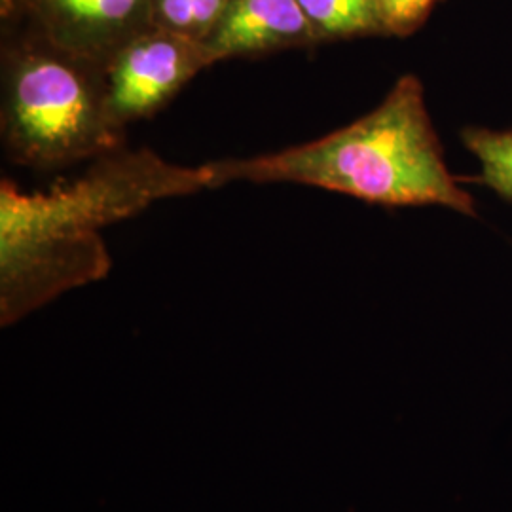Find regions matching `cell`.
<instances>
[{
	"instance_id": "obj_10",
	"label": "cell",
	"mask_w": 512,
	"mask_h": 512,
	"mask_svg": "<svg viewBox=\"0 0 512 512\" xmlns=\"http://www.w3.org/2000/svg\"><path fill=\"white\" fill-rule=\"evenodd\" d=\"M196 2L198 0H156L154 12L160 27L183 37L194 38Z\"/></svg>"
},
{
	"instance_id": "obj_9",
	"label": "cell",
	"mask_w": 512,
	"mask_h": 512,
	"mask_svg": "<svg viewBox=\"0 0 512 512\" xmlns=\"http://www.w3.org/2000/svg\"><path fill=\"white\" fill-rule=\"evenodd\" d=\"M385 31L406 35L429 14L435 0H376Z\"/></svg>"
},
{
	"instance_id": "obj_4",
	"label": "cell",
	"mask_w": 512,
	"mask_h": 512,
	"mask_svg": "<svg viewBox=\"0 0 512 512\" xmlns=\"http://www.w3.org/2000/svg\"><path fill=\"white\" fill-rule=\"evenodd\" d=\"M213 63L205 42L162 27L141 33L103 67L110 118L124 129L152 116Z\"/></svg>"
},
{
	"instance_id": "obj_7",
	"label": "cell",
	"mask_w": 512,
	"mask_h": 512,
	"mask_svg": "<svg viewBox=\"0 0 512 512\" xmlns=\"http://www.w3.org/2000/svg\"><path fill=\"white\" fill-rule=\"evenodd\" d=\"M315 38L385 31L376 0H298Z\"/></svg>"
},
{
	"instance_id": "obj_3",
	"label": "cell",
	"mask_w": 512,
	"mask_h": 512,
	"mask_svg": "<svg viewBox=\"0 0 512 512\" xmlns=\"http://www.w3.org/2000/svg\"><path fill=\"white\" fill-rule=\"evenodd\" d=\"M124 129L107 109L103 69L67 54L27 52L2 80V139L12 162L57 169L120 150Z\"/></svg>"
},
{
	"instance_id": "obj_6",
	"label": "cell",
	"mask_w": 512,
	"mask_h": 512,
	"mask_svg": "<svg viewBox=\"0 0 512 512\" xmlns=\"http://www.w3.org/2000/svg\"><path fill=\"white\" fill-rule=\"evenodd\" d=\"M313 29L298 0H230L205 40L211 55H255L313 40Z\"/></svg>"
},
{
	"instance_id": "obj_1",
	"label": "cell",
	"mask_w": 512,
	"mask_h": 512,
	"mask_svg": "<svg viewBox=\"0 0 512 512\" xmlns=\"http://www.w3.org/2000/svg\"><path fill=\"white\" fill-rule=\"evenodd\" d=\"M211 188L207 167L169 164L148 148L110 152L78 179L23 192L0 184V319L12 325L65 291L105 277L101 230L152 203Z\"/></svg>"
},
{
	"instance_id": "obj_5",
	"label": "cell",
	"mask_w": 512,
	"mask_h": 512,
	"mask_svg": "<svg viewBox=\"0 0 512 512\" xmlns=\"http://www.w3.org/2000/svg\"><path fill=\"white\" fill-rule=\"evenodd\" d=\"M55 48L105 67L110 57L139 37L141 21L156 0H31Z\"/></svg>"
},
{
	"instance_id": "obj_2",
	"label": "cell",
	"mask_w": 512,
	"mask_h": 512,
	"mask_svg": "<svg viewBox=\"0 0 512 512\" xmlns=\"http://www.w3.org/2000/svg\"><path fill=\"white\" fill-rule=\"evenodd\" d=\"M205 167L211 188L239 181L304 184L376 205H439L476 217L475 198L444 162L423 86L412 74L346 128L275 154Z\"/></svg>"
},
{
	"instance_id": "obj_8",
	"label": "cell",
	"mask_w": 512,
	"mask_h": 512,
	"mask_svg": "<svg viewBox=\"0 0 512 512\" xmlns=\"http://www.w3.org/2000/svg\"><path fill=\"white\" fill-rule=\"evenodd\" d=\"M461 139L480 164L476 183L512 202V128H467L463 129Z\"/></svg>"
}]
</instances>
